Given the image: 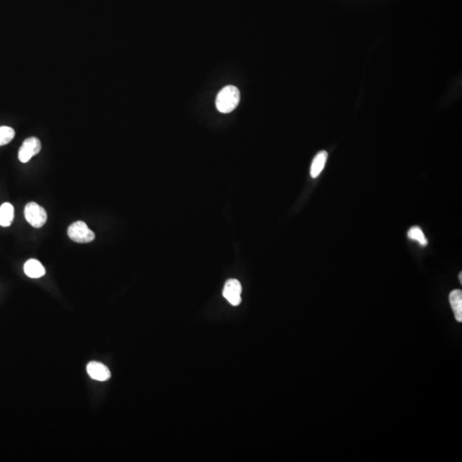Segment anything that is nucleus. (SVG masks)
<instances>
[{
	"label": "nucleus",
	"instance_id": "f257e3e1",
	"mask_svg": "<svg viewBox=\"0 0 462 462\" xmlns=\"http://www.w3.org/2000/svg\"><path fill=\"white\" fill-rule=\"evenodd\" d=\"M240 91L235 86H226L218 93L216 98L217 109L222 113L233 112L239 104Z\"/></svg>",
	"mask_w": 462,
	"mask_h": 462
},
{
	"label": "nucleus",
	"instance_id": "f03ea898",
	"mask_svg": "<svg viewBox=\"0 0 462 462\" xmlns=\"http://www.w3.org/2000/svg\"><path fill=\"white\" fill-rule=\"evenodd\" d=\"M68 236L69 239L77 243H88L93 242L95 234L88 228L87 223L83 221H77L72 223L68 228Z\"/></svg>",
	"mask_w": 462,
	"mask_h": 462
},
{
	"label": "nucleus",
	"instance_id": "7ed1b4c3",
	"mask_svg": "<svg viewBox=\"0 0 462 462\" xmlns=\"http://www.w3.org/2000/svg\"><path fill=\"white\" fill-rule=\"evenodd\" d=\"M24 215L30 225L35 228H41L47 220L45 209L35 202H30L25 207Z\"/></svg>",
	"mask_w": 462,
	"mask_h": 462
},
{
	"label": "nucleus",
	"instance_id": "20e7f679",
	"mask_svg": "<svg viewBox=\"0 0 462 462\" xmlns=\"http://www.w3.org/2000/svg\"><path fill=\"white\" fill-rule=\"evenodd\" d=\"M40 149L41 143L39 139L36 137L26 139L19 150V160L21 163L29 162L34 156L40 152Z\"/></svg>",
	"mask_w": 462,
	"mask_h": 462
},
{
	"label": "nucleus",
	"instance_id": "39448f33",
	"mask_svg": "<svg viewBox=\"0 0 462 462\" xmlns=\"http://www.w3.org/2000/svg\"><path fill=\"white\" fill-rule=\"evenodd\" d=\"M242 285L237 279H229L223 288V295L231 305H240L242 302Z\"/></svg>",
	"mask_w": 462,
	"mask_h": 462
},
{
	"label": "nucleus",
	"instance_id": "423d86ee",
	"mask_svg": "<svg viewBox=\"0 0 462 462\" xmlns=\"http://www.w3.org/2000/svg\"><path fill=\"white\" fill-rule=\"evenodd\" d=\"M87 372L91 378L104 382L111 377V372L105 365L99 362H90L87 367Z\"/></svg>",
	"mask_w": 462,
	"mask_h": 462
},
{
	"label": "nucleus",
	"instance_id": "0eeeda50",
	"mask_svg": "<svg viewBox=\"0 0 462 462\" xmlns=\"http://www.w3.org/2000/svg\"><path fill=\"white\" fill-rule=\"evenodd\" d=\"M24 272L31 278H39L45 274V269L37 260H29L24 265Z\"/></svg>",
	"mask_w": 462,
	"mask_h": 462
},
{
	"label": "nucleus",
	"instance_id": "6e6552de",
	"mask_svg": "<svg viewBox=\"0 0 462 462\" xmlns=\"http://www.w3.org/2000/svg\"><path fill=\"white\" fill-rule=\"evenodd\" d=\"M449 302L454 312L457 321H462V292L460 290H454L449 295Z\"/></svg>",
	"mask_w": 462,
	"mask_h": 462
},
{
	"label": "nucleus",
	"instance_id": "1a4fd4ad",
	"mask_svg": "<svg viewBox=\"0 0 462 462\" xmlns=\"http://www.w3.org/2000/svg\"><path fill=\"white\" fill-rule=\"evenodd\" d=\"M327 158H328L327 151H321L317 154L312 163L310 170L312 177L316 178L320 175L322 170H324V165L326 164Z\"/></svg>",
	"mask_w": 462,
	"mask_h": 462
},
{
	"label": "nucleus",
	"instance_id": "9d476101",
	"mask_svg": "<svg viewBox=\"0 0 462 462\" xmlns=\"http://www.w3.org/2000/svg\"><path fill=\"white\" fill-rule=\"evenodd\" d=\"M14 219V208L11 203H4L0 207V225L9 227Z\"/></svg>",
	"mask_w": 462,
	"mask_h": 462
},
{
	"label": "nucleus",
	"instance_id": "9b49d317",
	"mask_svg": "<svg viewBox=\"0 0 462 462\" xmlns=\"http://www.w3.org/2000/svg\"><path fill=\"white\" fill-rule=\"evenodd\" d=\"M407 236H408L410 239L419 242L422 246H425V245L427 244V240L425 238L422 229L420 227H418V226H414V227L410 228L408 230V233H407Z\"/></svg>",
	"mask_w": 462,
	"mask_h": 462
},
{
	"label": "nucleus",
	"instance_id": "f8f14e48",
	"mask_svg": "<svg viewBox=\"0 0 462 462\" xmlns=\"http://www.w3.org/2000/svg\"><path fill=\"white\" fill-rule=\"evenodd\" d=\"M15 137V131L8 126L0 127V146L10 143Z\"/></svg>",
	"mask_w": 462,
	"mask_h": 462
},
{
	"label": "nucleus",
	"instance_id": "ddd939ff",
	"mask_svg": "<svg viewBox=\"0 0 462 462\" xmlns=\"http://www.w3.org/2000/svg\"><path fill=\"white\" fill-rule=\"evenodd\" d=\"M459 283H460V284H462V273H461V272H460V273H459Z\"/></svg>",
	"mask_w": 462,
	"mask_h": 462
}]
</instances>
